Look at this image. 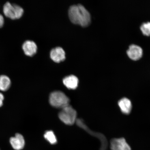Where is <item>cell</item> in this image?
Returning a JSON list of instances; mask_svg holds the SVG:
<instances>
[{
	"label": "cell",
	"instance_id": "obj_15",
	"mask_svg": "<svg viewBox=\"0 0 150 150\" xmlns=\"http://www.w3.org/2000/svg\"><path fill=\"white\" fill-rule=\"evenodd\" d=\"M142 33L146 36H150V22L142 23L140 27Z\"/></svg>",
	"mask_w": 150,
	"mask_h": 150
},
{
	"label": "cell",
	"instance_id": "obj_12",
	"mask_svg": "<svg viewBox=\"0 0 150 150\" xmlns=\"http://www.w3.org/2000/svg\"><path fill=\"white\" fill-rule=\"evenodd\" d=\"M63 81L65 87L69 89H75L78 87V79L74 75L66 77L64 78Z\"/></svg>",
	"mask_w": 150,
	"mask_h": 150
},
{
	"label": "cell",
	"instance_id": "obj_5",
	"mask_svg": "<svg viewBox=\"0 0 150 150\" xmlns=\"http://www.w3.org/2000/svg\"><path fill=\"white\" fill-rule=\"evenodd\" d=\"M76 122L77 125L84 130L87 131L90 134L98 138L100 142V150H106L108 147V142L107 139L104 134L102 133L94 132L90 130L89 127L83 123L81 120L77 119Z\"/></svg>",
	"mask_w": 150,
	"mask_h": 150
},
{
	"label": "cell",
	"instance_id": "obj_16",
	"mask_svg": "<svg viewBox=\"0 0 150 150\" xmlns=\"http://www.w3.org/2000/svg\"><path fill=\"white\" fill-rule=\"evenodd\" d=\"M4 24V18L2 15L0 14V28L3 27Z\"/></svg>",
	"mask_w": 150,
	"mask_h": 150
},
{
	"label": "cell",
	"instance_id": "obj_9",
	"mask_svg": "<svg viewBox=\"0 0 150 150\" xmlns=\"http://www.w3.org/2000/svg\"><path fill=\"white\" fill-rule=\"evenodd\" d=\"M10 142L13 149L16 150H21L23 149L25 142L23 136L17 134L14 137L10 138Z\"/></svg>",
	"mask_w": 150,
	"mask_h": 150
},
{
	"label": "cell",
	"instance_id": "obj_3",
	"mask_svg": "<svg viewBox=\"0 0 150 150\" xmlns=\"http://www.w3.org/2000/svg\"><path fill=\"white\" fill-rule=\"evenodd\" d=\"M59 117L62 122L67 125H72L76 121L77 112L72 106L69 105L61 109Z\"/></svg>",
	"mask_w": 150,
	"mask_h": 150
},
{
	"label": "cell",
	"instance_id": "obj_10",
	"mask_svg": "<svg viewBox=\"0 0 150 150\" xmlns=\"http://www.w3.org/2000/svg\"><path fill=\"white\" fill-rule=\"evenodd\" d=\"M51 59L56 63L64 61L65 59L64 50L60 47H57L52 50L50 53Z\"/></svg>",
	"mask_w": 150,
	"mask_h": 150
},
{
	"label": "cell",
	"instance_id": "obj_11",
	"mask_svg": "<svg viewBox=\"0 0 150 150\" xmlns=\"http://www.w3.org/2000/svg\"><path fill=\"white\" fill-rule=\"evenodd\" d=\"M22 48L26 55L33 56L36 54L37 47L35 43L30 40H27L24 43Z\"/></svg>",
	"mask_w": 150,
	"mask_h": 150
},
{
	"label": "cell",
	"instance_id": "obj_14",
	"mask_svg": "<svg viewBox=\"0 0 150 150\" xmlns=\"http://www.w3.org/2000/svg\"><path fill=\"white\" fill-rule=\"evenodd\" d=\"M44 137L52 145H54L57 142V138L54 132L52 131H46L44 135Z\"/></svg>",
	"mask_w": 150,
	"mask_h": 150
},
{
	"label": "cell",
	"instance_id": "obj_7",
	"mask_svg": "<svg viewBox=\"0 0 150 150\" xmlns=\"http://www.w3.org/2000/svg\"><path fill=\"white\" fill-rule=\"evenodd\" d=\"M127 53L131 59L134 61H137L142 57L143 55V50L139 46L132 44L129 46Z\"/></svg>",
	"mask_w": 150,
	"mask_h": 150
},
{
	"label": "cell",
	"instance_id": "obj_8",
	"mask_svg": "<svg viewBox=\"0 0 150 150\" xmlns=\"http://www.w3.org/2000/svg\"><path fill=\"white\" fill-rule=\"evenodd\" d=\"M118 106L121 112L125 115H129L131 113L132 108V102L127 97H123L118 101Z\"/></svg>",
	"mask_w": 150,
	"mask_h": 150
},
{
	"label": "cell",
	"instance_id": "obj_13",
	"mask_svg": "<svg viewBox=\"0 0 150 150\" xmlns=\"http://www.w3.org/2000/svg\"><path fill=\"white\" fill-rule=\"evenodd\" d=\"M11 85V81L8 77L2 75L0 76V90L6 91L8 90Z\"/></svg>",
	"mask_w": 150,
	"mask_h": 150
},
{
	"label": "cell",
	"instance_id": "obj_1",
	"mask_svg": "<svg viewBox=\"0 0 150 150\" xmlns=\"http://www.w3.org/2000/svg\"><path fill=\"white\" fill-rule=\"evenodd\" d=\"M69 16L72 23L83 27L88 26L91 23V14L83 5H74L71 6Z\"/></svg>",
	"mask_w": 150,
	"mask_h": 150
},
{
	"label": "cell",
	"instance_id": "obj_2",
	"mask_svg": "<svg viewBox=\"0 0 150 150\" xmlns=\"http://www.w3.org/2000/svg\"><path fill=\"white\" fill-rule=\"evenodd\" d=\"M49 102L54 107L62 109L70 105V100L64 93L56 91L50 94Z\"/></svg>",
	"mask_w": 150,
	"mask_h": 150
},
{
	"label": "cell",
	"instance_id": "obj_4",
	"mask_svg": "<svg viewBox=\"0 0 150 150\" xmlns=\"http://www.w3.org/2000/svg\"><path fill=\"white\" fill-rule=\"evenodd\" d=\"M3 12L7 17L15 20L21 17L23 14L24 10L19 6L12 4L8 2L6 3L4 6Z\"/></svg>",
	"mask_w": 150,
	"mask_h": 150
},
{
	"label": "cell",
	"instance_id": "obj_17",
	"mask_svg": "<svg viewBox=\"0 0 150 150\" xmlns=\"http://www.w3.org/2000/svg\"><path fill=\"white\" fill-rule=\"evenodd\" d=\"M4 99V96L3 94L0 93V107L3 105Z\"/></svg>",
	"mask_w": 150,
	"mask_h": 150
},
{
	"label": "cell",
	"instance_id": "obj_6",
	"mask_svg": "<svg viewBox=\"0 0 150 150\" xmlns=\"http://www.w3.org/2000/svg\"><path fill=\"white\" fill-rule=\"evenodd\" d=\"M111 150H131L130 145L123 138L112 139L110 142Z\"/></svg>",
	"mask_w": 150,
	"mask_h": 150
}]
</instances>
